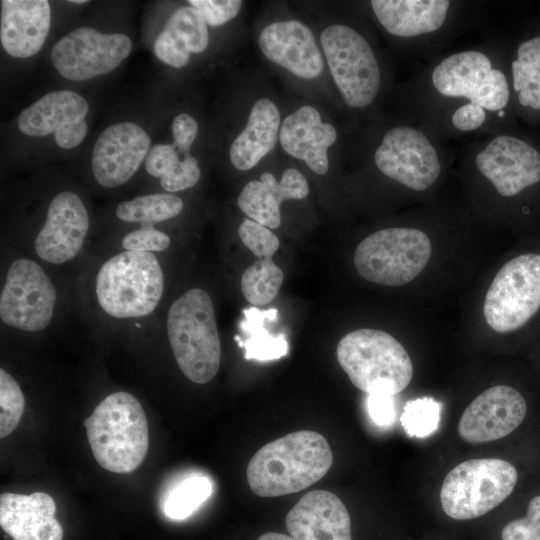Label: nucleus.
<instances>
[{
    "instance_id": "obj_38",
    "label": "nucleus",
    "mask_w": 540,
    "mask_h": 540,
    "mask_svg": "<svg viewBox=\"0 0 540 540\" xmlns=\"http://www.w3.org/2000/svg\"><path fill=\"white\" fill-rule=\"evenodd\" d=\"M171 244L170 237L153 226H141L122 239L125 251L162 252Z\"/></svg>"
},
{
    "instance_id": "obj_45",
    "label": "nucleus",
    "mask_w": 540,
    "mask_h": 540,
    "mask_svg": "<svg viewBox=\"0 0 540 540\" xmlns=\"http://www.w3.org/2000/svg\"><path fill=\"white\" fill-rule=\"evenodd\" d=\"M257 540H296L291 535H285L281 533L268 532L261 535Z\"/></svg>"
},
{
    "instance_id": "obj_23",
    "label": "nucleus",
    "mask_w": 540,
    "mask_h": 540,
    "mask_svg": "<svg viewBox=\"0 0 540 540\" xmlns=\"http://www.w3.org/2000/svg\"><path fill=\"white\" fill-rule=\"evenodd\" d=\"M337 132L333 125L324 123L312 106H302L282 122L279 140L289 155L303 160L317 174L329 168L327 149L335 143Z\"/></svg>"
},
{
    "instance_id": "obj_40",
    "label": "nucleus",
    "mask_w": 540,
    "mask_h": 540,
    "mask_svg": "<svg viewBox=\"0 0 540 540\" xmlns=\"http://www.w3.org/2000/svg\"><path fill=\"white\" fill-rule=\"evenodd\" d=\"M180 155L174 144L155 145L147 154L145 168L151 176L160 178Z\"/></svg>"
},
{
    "instance_id": "obj_1",
    "label": "nucleus",
    "mask_w": 540,
    "mask_h": 540,
    "mask_svg": "<svg viewBox=\"0 0 540 540\" xmlns=\"http://www.w3.org/2000/svg\"><path fill=\"white\" fill-rule=\"evenodd\" d=\"M333 463L332 450L319 433L301 430L261 447L246 475L250 489L261 497L299 492L319 481Z\"/></svg>"
},
{
    "instance_id": "obj_17",
    "label": "nucleus",
    "mask_w": 540,
    "mask_h": 540,
    "mask_svg": "<svg viewBox=\"0 0 540 540\" xmlns=\"http://www.w3.org/2000/svg\"><path fill=\"white\" fill-rule=\"evenodd\" d=\"M527 405L522 394L507 385L493 386L465 409L459 423L460 437L472 444L501 439L524 420Z\"/></svg>"
},
{
    "instance_id": "obj_46",
    "label": "nucleus",
    "mask_w": 540,
    "mask_h": 540,
    "mask_svg": "<svg viewBox=\"0 0 540 540\" xmlns=\"http://www.w3.org/2000/svg\"><path fill=\"white\" fill-rule=\"evenodd\" d=\"M70 2L78 4V3H86L87 1H85V0H73V1H70Z\"/></svg>"
},
{
    "instance_id": "obj_7",
    "label": "nucleus",
    "mask_w": 540,
    "mask_h": 540,
    "mask_svg": "<svg viewBox=\"0 0 540 540\" xmlns=\"http://www.w3.org/2000/svg\"><path fill=\"white\" fill-rule=\"evenodd\" d=\"M429 237L416 228L378 230L356 247L354 265L367 281L400 286L409 283L426 267L431 257Z\"/></svg>"
},
{
    "instance_id": "obj_35",
    "label": "nucleus",
    "mask_w": 540,
    "mask_h": 540,
    "mask_svg": "<svg viewBox=\"0 0 540 540\" xmlns=\"http://www.w3.org/2000/svg\"><path fill=\"white\" fill-rule=\"evenodd\" d=\"M243 244L259 259L271 258L279 248L278 237L266 226L244 219L238 228Z\"/></svg>"
},
{
    "instance_id": "obj_10",
    "label": "nucleus",
    "mask_w": 540,
    "mask_h": 540,
    "mask_svg": "<svg viewBox=\"0 0 540 540\" xmlns=\"http://www.w3.org/2000/svg\"><path fill=\"white\" fill-rule=\"evenodd\" d=\"M431 82L440 95L465 98L491 112L503 111L511 99L507 76L481 51H460L444 58L434 67Z\"/></svg>"
},
{
    "instance_id": "obj_6",
    "label": "nucleus",
    "mask_w": 540,
    "mask_h": 540,
    "mask_svg": "<svg viewBox=\"0 0 540 540\" xmlns=\"http://www.w3.org/2000/svg\"><path fill=\"white\" fill-rule=\"evenodd\" d=\"M516 468L498 458L470 459L455 466L440 490L443 511L456 520L480 517L501 504L514 490Z\"/></svg>"
},
{
    "instance_id": "obj_43",
    "label": "nucleus",
    "mask_w": 540,
    "mask_h": 540,
    "mask_svg": "<svg viewBox=\"0 0 540 540\" xmlns=\"http://www.w3.org/2000/svg\"><path fill=\"white\" fill-rule=\"evenodd\" d=\"M451 121L453 126L459 131H474L486 121V110L465 103L454 111Z\"/></svg>"
},
{
    "instance_id": "obj_27",
    "label": "nucleus",
    "mask_w": 540,
    "mask_h": 540,
    "mask_svg": "<svg viewBox=\"0 0 540 540\" xmlns=\"http://www.w3.org/2000/svg\"><path fill=\"white\" fill-rule=\"evenodd\" d=\"M517 44L510 63L511 88L518 108L540 119V24Z\"/></svg>"
},
{
    "instance_id": "obj_41",
    "label": "nucleus",
    "mask_w": 540,
    "mask_h": 540,
    "mask_svg": "<svg viewBox=\"0 0 540 540\" xmlns=\"http://www.w3.org/2000/svg\"><path fill=\"white\" fill-rule=\"evenodd\" d=\"M393 396L385 393L368 394L367 411L376 425L389 426L394 422L396 410Z\"/></svg>"
},
{
    "instance_id": "obj_19",
    "label": "nucleus",
    "mask_w": 540,
    "mask_h": 540,
    "mask_svg": "<svg viewBox=\"0 0 540 540\" xmlns=\"http://www.w3.org/2000/svg\"><path fill=\"white\" fill-rule=\"evenodd\" d=\"M265 57L293 75L314 79L323 69L322 54L311 29L298 20L278 21L266 26L259 36Z\"/></svg>"
},
{
    "instance_id": "obj_5",
    "label": "nucleus",
    "mask_w": 540,
    "mask_h": 540,
    "mask_svg": "<svg viewBox=\"0 0 540 540\" xmlns=\"http://www.w3.org/2000/svg\"><path fill=\"white\" fill-rule=\"evenodd\" d=\"M337 360L352 384L367 393L395 395L413 377V364L403 345L377 329H358L338 343Z\"/></svg>"
},
{
    "instance_id": "obj_28",
    "label": "nucleus",
    "mask_w": 540,
    "mask_h": 540,
    "mask_svg": "<svg viewBox=\"0 0 540 540\" xmlns=\"http://www.w3.org/2000/svg\"><path fill=\"white\" fill-rule=\"evenodd\" d=\"M244 318L240 322V329L245 335L244 339L236 335L235 340L239 347L245 349V359L257 361H270L279 359L288 353V342L284 333L272 335L265 327L264 322L276 321L278 311L275 308L260 311L256 307L243 310Z\"/></svg>"
},
{
    "instance_id": "obj_42",
    "label": "nucleus",
    "mask_w": 540,
    "mask_h": 540,
    "mask_svg": "<svg viewBox=\"0 0 540 540\" xmlns=\"http://www.w3.org/2000/svg\"><path fill=\"white\" fill-rule=\"evenodd\" d=\"M198 132L196 120L185 113L179 114L172 122L174 146L182 154H188Z\"/></svg>"
},
{
    "instance_id": "obj_34",
    "label": "nucleus",
    "mask_w": 540,
    "mask_h": 540,
    "mask_svg": "<svg viewBox=\"0 0 540 540\" xmlns=\"http://www.w3.org/2000/svg\"><path fill=\"white\" fill-rule=\"evenodd\" d=\"M25 408V397L17 381L0 369V437L8 436L17 427Z\"/></svg>"
},
{
    "instance_id": "obj_44",
    "label": "nucleus",
    "mask_w": 540,
    "mask_h": 540,
    "mask_svg": "<svg viewBox=\"0 0 540 540\" xmlns=\"http://www.w3.org/2000/svg\"><path fill=\"white\" fill-rule=\"evenodd\" d=\"M288 199H303L309 193V185L305 176L294 168L286 169L279 181Z\"/></svg>"
},
{
    "instance_id": "obj_22",
    "label": "nucleus",
    "mask_w": 540,
    "mask_h": 540,
    "mask_svg": "<svg viewBox=\"0 0 540 540\" xmlns=\"http://www.w3.org/2000/svg\"><path fill=\"white\" fill-rule=\"evenodd\" d=\"M51 23L47 0H2L0 40L16 58H28L43 46Z\"/></svg>"
},
{
    "instance_id": "obj_3",
    "label": "nucleus",
    "mask_w": 540,
    "mask_h": 540,
    "mask_svg": "<svg viewBox=\"0 0 540 540\" xmlns=\"http://www.w3.org/2000/svg\"><path fill=\"white\" fill-rule=\"evenodd\" d=\"M167 335L175 360L193 383L211 381L218 372L221 344L213 301L201 288H191L170 306Z\"/></svg>"
},
{
    "instance_id": "obj_8",
    "label": "nucleus",
    "mask_w": 540,
    "mask_h": 540,
    "mask_svg": "<svg viewBox=\"0 0 540 540\" xmlns=\"http://www.w3.org/2000/svg\"><path fill=\"white\" fill-rule=\"evenodd\" d=\"M331 75L346 104L365 108L377 97L380 68L368 41L353 28L334 24L320 35Z\"/></svg>"
},
{
    "instance_id": "obj_13",
    "label": "nucleus",
    "mask_w": 540,
    "mask_h": 540,
    "mask_svg": "<svg viewBox=\"0 0 540 540\" xmlns=\"http://www.w3.org/2000/svg\"><path fill=\"white\" fill-rule=\"evenodd\" d=\"M130 38L121 33H101L79 27L62 37L51 51V61L66 79L83 81L111 72L128 57Z\"/></svg>"
},
{
    "instance_id": "obj_37",
    "label": "nucleus",
    "mask_w": 540,
    "mask_h": 540,
    "mask_svg": "<svg viewBox=\"0 0 540 540\" xmlns=\"http://www.w3.org/2000/svg\"><path fill=\"white\" fill-rule=\"evenodd\" d=\"M502 540H540V495L533 497L526 515L508 522L502 529Z\"/></svg>"
},
{
    "instance_id": "obj_11",
    "label": "nucleus",
    "mask_w": 540,
    "mask_h": 540,
    "mask_svg": "<svg viewBox=\"0 0 540 540\" xmlns=\"http://www.w3.org/2000/svg\"><path fill=\"white\" fill-rule=\"evenodd\" d=\"M56 303L55 286L39 263L19 258L10 264L0 294L4 324L25 332L42 331L52 321Z\"/></svg>"
},
{
    "instance_id": "obj_14",
    "label": "nucleus",
    "mask_w": 540,
    "mask_h": 540,
    "mask_svg": "<svg viewBox=\"0 0 540 540\" xmlns=\"http://www.w3.org/2000/svg\"><path fill=\"white\" fill-rule=\"evenodd\" d=\"M475 165L503 197L540 183V144L516 134H500L475 156Z\"/></svg>"
},
{
    "instance_id": "obj_31",
    "label": "nucleus",
    "mask_w": 540,
    "mask_h": 540,
    "mask_svg": "<svg viewBox=\"0 0 540 540\" xmlns=\"http://www.w3.org/2000/svg\"><path fill=\"white\" fill-rule=\"evenodd\" d=\"M212 490V482L205 476L193 475L184 478L164 496L162 511L169 519L183 520L210 497Z\"/></svg>"
},
{
    "instance_id": "obj_39",
    "label": "nucleus",
    "mask_w": 540,
    "mask_h": 540,
    "mask_svg": "<svg viewBox=\"0 0 540 540\" xmlns=\"http://www.w3.org/2000/svg\"><path fill=\"white\" fill-rule=\"evenodd\" d=\"M210 26H220L233 19L242 6L240 0H189Z\"/></svg>"
},
{
    "instance_id": "obj_12",
    "label": "nucleus",
    "mask_w": 540,
    "mask_h": 540,
    "mask_svg": "<svg viewBox=\"0 0 540 540\" xmlns=\"http://www.w3.org/2000/svg\"><path fill=\"white\" fill-rule=\"evenodd\" d=\"M374 161L381 173L414 191L430 188L442 168L438 150L426 134L407 125L385 133Z\"/></svg>"
},
{
    "instance_id": "obj_20",
    "label": "nucleus",
    "mask_w": 540,
    "mask_h": 540,
    "mask_svg": "<svg viewBox=\"0 0 540 540\" xmlns=\"http://www.w3.org/2000/svg\"><path fill=\"white\" fill-rule=\"evenodd\" d=\"M296 540H352L348 510L337 495L325 490L305 494L286 516Z\"/></svg>"
},
{
    "instance_id": "obj_32",
    "label": "nucleus",
    "mask_w": 540,
    "mask_h": 540,
    "mask_svg": "<svg viewBox=\"0 0 540 540\" xmlns=\"http://www.w3.org/2000/svg\"><path fill=\"white\" fill-rule=\"evenodd\" d=\"M283 279L282 270L272 258H261L243 272L241 291L248 302L264 306L275 299Z\"/></svg>"
},
{
    "instance_id": "obj_33",
    "label": "nucleus",
    "mask_w": 540,
    "mask_h": 540,
    "mask_svg": "<svg viewBox=\"0 0 540 540\" xmlns=\"http://www.w3.org/2000/svg\"><path fill=\"white\" fill-rule=\"evenodd\" d=\"M442 403L432 397L409 400L400 416V423L410 437L425 438L439 428Z\"/></svg>"
},
{
    "instance_id": "obj_16",
    "label": "nucleus",
    "mask_w": 540,
    "mask_h": 540,
    "mask_svg": "<svg viewBox=\"0 0 540 540\" xmlns=\"http://www.w3.org/2000/svg\"><path fill=\"white\" fill-rule=\"evenodd\" d=\"M89 226L82 199L70 191L58 193L51 200L45 222L36 235V255L51 264L73 260L83 248Z\"/></svg>"
},
{
    "instance_id": "obj_9",
    "label": "nucleus",
    "mask_w": 540,
    "mask_h": 540,
    "mask_svg": "<svg viewBox=\"0 0 540 540\" xmlns=\"http://www.w3.org/2000/svg\"><path fill=\"white\" fill-rule=\"evenodd\" d=\"M540 308V255L526 253L504 264L485 295L483 313L495 331L507 333L526 324Z\"/></svg>"
},
{
    "instance_id": "obj_36",
    "label": "nucleus",
    "mask_w": 540,
    "mask_h": 540,
    "mask_svg": "<svg viewBox=\"0 0 540 540\" xmlns=\"http://www.w3.org/2000/svg\"><path fill=\"white\" fill-rule=\"evenodd\" d=\"M198 161L190 153L183 155L159 178L161 187L167 192H177L194 186L200 179Z\"/></svg>"
},
{
    "instance_id": "obj_21",
    "label": "nucleus",
    "mask_w": 540,
    "mask_h": 540,
    "mask_svg": "<svg viewBox=\"0 0 540 540\" xmlns=\"http://www.w3.org/2000/svg\"><path fill=\"white\" fill-rule=\"evenodd\" d=\"M55 512L54 499L44 492L0 496V526L14 540H62Z\"/></svg>"
},
{
    "instance_id": "obj_30",
    "label": "nucleus",
    "mask_w": 540,
    "mask_h": 540,
    "mask_svg": "<svg viewBox=\"0 0 540 540\" xmlns=\"http://www.w3.org/2000/svg\"><path fill=\"white\" fill-rule=\"evenodd\" d=\"M182 210L180 197L171 193H157L121 202L116 207V216L124 222L153 226L176 217Z\"/></svg>"
},
{
    "instance_id": "obj_2",
    "label": "nucleus",
    "mask_w": 540,
    "mask_h": 540,
    "mask_svg": "<svg viewBox=\"0 0 540 540\" xmlns=\"http://www.w3.org/2000/svg\"><path fill=\"white\" fill-rule=\"evenodd\" d=\"M87 438L97 463L113 473H130L144 461L148 422L138 399L125 391L105 397L84 420Z\"/></svg>"
},
{
    "instance_id": "obj_4",
    "label": "nucleus",
    "mask_w": 540,
    "mask_h": 540,
    "mask_svg": "<svg viewBox=\"0 0 540 540\" xmlns=\"http://www.w3.org/2000/svg\"><path fill=\"white\" fill-rule=\"evenodd\" d=\"M164 292V273L151 252L123 251L107 259L95 278L97 303L107 315L133 319L150 315Z\"/></svg>"
},
{
    "instance_id": "obj_26",
    "label": "nucleus",
    "mask_w": 540,
    "mask_h": 540,
    "mask_svg": "<svg viewBox=\"0 0 540 540\" xmlns=\"http://www.w3.org/2000/svg\"><path fill=\"white\" fill-rule=\"evenodd\" d=\"M280 113L267 98L255 102L243 131L232 142L229 157L233 166L245 171L253 168L273 150L280 132Z\"/></svg>"
},
{
    "instance_id": "obj_25",
    "label": "nucleus",
    "mask_w": 540,
    "mask_h": 540,
    "mask_svg": "<svg viewBox=\"0 0 540 540\" xmlns=\"http://www.w3.org/2000/svg\"><path fill=\"white\" fill-rule=\"evenodd\" d=\"M203 16L192 6L175 10L156 38L153 51L162 62L174 68L184 67L191 53H201L209 36Z\"/></svg>"
},
{
    "instance_id": "obj_24",
    "label": "nucleus",
    "mask_w": 540,
    "mask_h": 540,
    "mask_svg": "<svg viewBox=\"0 0 540 540\" xmlns=\"http://www.w3.org/2000/svg\"><path fill=\"white\" fill-rule=\"evenodd\" d=\"M371 7L387 32L410 38L439 30L447 19L450 1L373 0Z\"/></svg>"
},
{
    "instance_id": "obj_18",
    "label": "nucleus",
    "mask_w": 540,
    "mask_h": 540,
    "mask_svg": "<svg viewBox=\"0 0 540 540\" xmlns=\"http://www.w3.org/2000/svg\"><path fill=\"white\" fill-rule=\"evenodd\" d=\"M149 148L150 137L135 123L122 122L107 127L93 148L94 178L107 188L123 185L146 159Z\"/></svg>"
},
{
    "instance_id": "obj_15",
    "label": "nucleus",
    "mask_w": 540,
    "mask_h": 540,
    "mask_svg": "<svg viewBox=\"0 0 540 540\" xmlns=\"http://www.w3.org/2000/svg\"><path fill=\"white\" fill-rule=\"evenodd\" d=\"M88 103L76 92L69 90L50 92L18 116L19 130L33 137L54 133L60 148L72 149L85 138L88 130L85 117Z\"/></svg>"
},
{
    "instance_id": "obj_29",
    "label": "nucleus",
    "mask_w": 540,
    "mask_h": 540,
    "mask_svg": "<svg viewBox=\"0 0 540 540\" xmlns=\"http://www.w3.org/2000/svg\"><path fill=\"white\" fill-rule=\"evenodd\" d=\"M288 196L273 174L265 172L260 180L248 182L237 199L238 207L252 220L276 229L281 223L280 205Z\"/></svg>"
}]
</instances>
